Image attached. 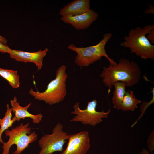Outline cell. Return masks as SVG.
<instances>
[{"mask_svg":"<svg viewBox=\"0 0 154 154\" xmlns=\"http://www.w3.org/2000/svg\"><path fill=\"white\" fill-rule=\"evenodd\" d=\"M154 29V25H148L143 28L140 27L132 29L128 35L125 36L120 45L129 49L131 53H135L137 56L146 60H154V45L152 44L146 35Z\"/></svg>","mask_w":154,"mask_h":154,"instance_id":"7a4b0ae2","label":"cell"},{"mask_svg":"<svg viewBox=\"0 0 154 154\" xmlns=\"http://www.w3.org/2000/svg\"><path fill=\"white\" fill-rule=\"evenodd\" d=\"M100 77L104 85L110 90L116 82H124L128 87L137 84L140 79L141 71L136 62L122 58L119 60L118 64H110L108 67L104 66Z\"/></svg>","mask_w":154,"mask_h":154,"instance_id":"6da1fadb","label":"cell"},{"mask_svg":"<svg viewBox=\"0 0 154 154\" xmlns=\"http://www.w3.org/2000/svg\"><path fill=\"white\" fill-rule=\"evenodd\" d=\"M0 42L3 44L6 45L7 40L6 38L0 35Z\"/></svg>","mask_w":154,"mask_h":154,"instance_id":"7402d4cb","label":"cell"},{"mask_svg":"<svg viewBox=\"0 0 154 154\" xmlns=\"http://www.w3.org/2000/svg\"><path fill=\"white\" fill-rule=\"evenodd\" d=\"M68 142L61 154H86L90 147L89 132L83 131L68 135Z\"/></svg>","mask_w":154,"mask_h":154,"instance_id":"ba28073f","label":"cell"},{"mask_svg":"<svg viewBox=\"0 0 154 154\" xmlns=\"http://www.w3.org/2000/svg\"><path fill=\"white\" fill-rule=\"evenodd\" d=\"M112 36V33H105L102 39L98 44L86 47H78L73 44H70L68 48L77 54L74 60L76 64L81 67H87L100 60L103 56L108 59L110 64H116L117 63L109 57L105 49L106 43Z\"/></svg>","mask_w":154,"mask_h":154,"instance_id":"277c9868","label":"cell"},{"mask_svg":"<svg viewBox=\"0 0 154 154\" xmlns=\"http://www.w3.org/2000/svg\"><path fill=\"white\" fill-rule=\"evenodd\" d=\"M140 154H150L149 151L144 148H142L141 151H140Z\"/></svg>","mask_w":154,"mask_h":154,"instance_id":"603a6c76","label":"cell"},{"mask_svg":"<svg viewBox=\"0 0 154 154\" xmlns=\"http://www.w3.org/2000/svg\"><path fill=\"white\" fill-rule=\"evenodd\" d=\"M6 108L4 116L2 119L0 118V143L2 144L4 142L2 138L3 133L11 127L15 122L12 119V109L9 108L8 104L6 105Z\"/></svg>","mask_w":154,"mask_h":154,"instance_id":"2e32d148","label":"cell"},{"mask_svg":"<svg viewBox=\"0 0 154 154\" xmlns=\"http://www.w3.org/2000/svg\"><path fill=\"white\" fill-rule=\"evenodd\" d=\"M115 89L112 98L113 107L117 110L120 109L122 100L126 92V84L122 82H116L113 84Z\"/></svg>","mask_w":154,"mask_h":154,"instance_id":"5bb4252c","label":"cell"},{"mask_svg":"<svg viewBox=\"0 0 154 154\" xmlns=\"http://www.w3.org/2000/svg\"><path fill=\"white\" fill-rule=\"evenodd\" d=\"M10 49L11 48L8 46L3 44L0 42V52L9 53Z\"/></svg>","mask_w":154,"mask_h":154,"instance_id":"d6986e66","label":"cell"},{"mask_svg":"<svg viewBox=\"0 0 154 154\" xmlns=\"http://www.w3.org/2000/svg\"><path fill=\"white\" fill-rule=\"evenodd\" d=\"M29 125V123L25 124L21 123L11 130L8 129L4 131L5 135L9 138L7 142L3 143L2 154H9L10 149L14 144L17 148L13 154H21L30 143L37 140V134L35 131L31 132L32 128Z\"/></svg>","mask_w":154,"mask_h":154,"instance_id":"5b68a950","label":"cell"},{"mask_svg":"<svg viewBox=\"0 0 154 154\" xmlns=\"http://www.w3.org/2000/svg\"><path fill=\"white\" fill-rule=\"evenodd\" d=\"M141 103L140 100L136 98L133 92L128 90L126 91L122 100L120 109L124 111H134L138 107L137 105Z\"/></svg>","mask_w":154,"mask_h":154,"instance_id":"4fadbf2b","label":"cell"},{"mask_svg":"<svg viewBox=\"0 0 154 154\" xmlns=\"http://www.w3.org/2000/svg\"><path fill=\"white\" fill-rule=\"evenodd\" d=\"M153 130L149 135L147 140V145L149 150L152 153L154 149V131Z\"/></svg>","mask_w":154,"mask_h":154,"instance_id":"ac0fdd59","label":"cell"},{"mask_svg":"<svg viewBox=\"0 0 154 154\" xmlns=\"http://www.w3.org/2000/svg\"><path fill=\"white\" fill-rule=\"evenodd\" d=\"M98 16V13L90 9L81 14L62 17L60 19L65 23L70 24L76 29L79 30L88 28Z\"/></svg>","mask_w":154,"mask_h":154,"instance_id":"30bf717a","label":"cell"},{"mask_svg":"<svg viewBox=\"0 0 154 154\" xmlns=\"http://www.w3.org/2000/svg\"><path fill=\"white\" fill-rule=\"evenodd\" d=\"M63 125L58 123L53 128L51 134H45L38 141L40 150L38 154H53L62 152L67 139V133L63 131Z\"/></svg>","mask_w":154,"mask_h":154,"instance_id":"52a82bcc","label":"cell"},{"mask_svg":"<svg viewBox=\"0 0 154 154\" xmlns=\"http://www.w3.org/2000/svg\"><path fill=\"white\" fill-rule=\"evenodd\" d=\"M149 6V9L145 10V14L151 13L154 14V7L152 5H150Z\"/></svg>","mask_w":154,"mask_h":154,"instance_id":"44dd1931","label":"cell"},{"mask_svg":"<svg viewBox=\"0 0 154 154\" xmlns=\"http://www.w3.org/2000/svg\"><path fill=\"white\" fill-rule=\"evenodd\" d=\"M146 37L151 44L154 43V29L150 31L147 34Z\"/></svg>","mask_w":154,"mask_h":154,"instance_id":"ffe728a7","label":"cell"},{"mask_svg":"<svg viewBox=\"0 0 154 154\" xmlns=\"http://www.w3.org/2000/svg\"><path fill=\"white\" fill-rule=\"evenodd\" d=\"M90 0H74L61 8L60 15L62 16H75L84 13L89 10Z\"/></svg>","mask_w":154,"mask_h":154,"instance_id":"7c38bea8","label":"cell"},{"mask_svg":"<svg viewBox=\"0 0 154 154\" xmlns=\"http://www.w3.org/2000/svg\"><path fill=\"white\" fill-rule=\"evenodd\" d=\"M10 103L12 112L15 114V116L12 118L15 122L17 121H19L21 119H24L25 118L31 119L33 123L35 124H38L42 120L43 116L42 114L40 113L34 115L28 111V109L31 105V102L25 106H22L17 102L16 97L15 96L13 99L10 101Z\"/></svg>","mask_w":154,"mask_h":154,"instance_id":"8fae6325","label":"cell"},{"mask_svg":"<svg viewBox=\"0 0 154 154\" xmlns=\"http://www.w3.org/2000/svg\"><path fill=\"white\" fill-rule=\"evenodd\" d=\"M151 92L153 94V97L151 100L149 102H147L145 101H143L142 102L140 106V110L141 112L140 116L137 119L134 123L131 125V127H133L137 123L138 120H139L142 116L144 114L147 109L151 104L153 103L154 102V88L152 89Z\"/></svg>","mask_w":154,"mask_h":154,"instance_id":"e0dca14e","label":"cell"},{"mask_svg":"<svg viewBox=\"0 0 154 154\" xmlns=\"http://www.w3.org/2000/svg\"><path fill=\"white\" fill-rule=\"evenodd\" d=\"M49 51L47 48L43 50H40L38 51L32 52L11 49L9 54L11 58L17 61L34 63L37 67L38 70H39L42 68L43 66L44 58Z\"/></svg>","mask_w":154,"mask_h":154,"instance_id":"9c48e42d","label":"cell"},{"mask_svg":"<svg viewBox=\"0 0 154 154\" xmlns=\"http://www.w3.org/2000/svg\"><path fill=\"white\" fill-rule=\"evenodd\" d=\"M66 68L65 65H63L58 68L55 78L48 84L44 91L35 92L31 88L29 94L35 99L43 101L50 105L63 101L67 94L66 82L68 75Z\"/></svg>","mask_w":154,"mask_h":154,"instance_id":"3957f363","label":"cell"},{"mask_svg":"<svg viewBox=\"0 0 154 154\" xmlns=\"http://www.w3.org/2000/svg\"><path fill=\"white\" fill-rule=\"evenodd\" d=\"M80 102H77L73 106L74 110L71 113L76 115L70 121H71L80 122L84 125H89L95 126L96 124L103 121L102 118H107L111 111L110 107L108 110L99 112L96 110L97 101L96 99L88 102L86 109H81L79 107Z\"/></svg>","mask_w":154,"mask_h":154,"instance_id":"8992f818","label":"cell"},{"mask_svg":"<svg viewBox=\"0 0 154 154\" xmlns=\"http://www.w3.org/2000/svg\"><path fill=\"white\" fill-rule=\"evenodd\" d=\"M0 76L6 80L13 88L20 86L19 75L16 70L0 68Z\"/></svg>","mask_w":154,"mask_h":154,"instance_id":"9a60e30c","label":"cell"}]
</instances>
